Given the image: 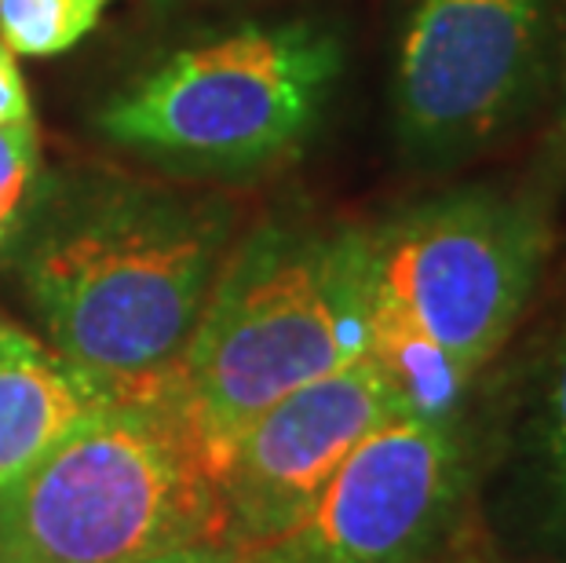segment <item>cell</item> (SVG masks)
Wrapping results in <instances>:
<instances>
[{"label":"cell","instance_id":"obj_1","mask_svg":"<svg viewBox=\"0 0 566 563\" xmlns=\"http://www.w3.org/2000/svg\"><path fill=\"white\" fill-rule=\"evenodd\" d=\"M220 195L95 176L48 187L19 274L48 344L114 395L161 392L234 238Z\"/></svg>","mask_w":566,"mask_h":563},{"label":"cell","instance_id":"obj_2","mask_svg":"<svg viewBox=\"0 0 566 563\" xmlns=\"http://www.w3.org/2000/svg\"><path fill=\"white\" fill-rule=\"evenodd\" d=\"M552 242L548 198L493 184L446 190L358 231L366 355L409 414L450 421L523 322Z\"/></svg>","mask_w":566,"mask_h":563},{"label":"cell","instance_id":"obj_3","mask_svg":"<svg viewBox=\"0 0 566 563\" xmlns=\"http://www.w3.org/2000/svg\"><path fill=\"white\" fill-rule=\"evenodd\" d=\"M363 355L358 231L279 217L231 246L172 392L220 476L234 439L268 406Z\"/></svg>","mask_w":566,"mask_h":563},{"label":"cell","instance_id":"obj_4","mask_svg":"<svg viewBox=\"0 0 566 563\" xmlns=\"http://www.w3.org/2000/svg\"><path fill=\"white\" fill-rule=\"evenodd\" d=\"M223 542V501L172 380L117 395L0 490V563H147Z\"/></svg>","mask_w":566,"mask_h":563},{"label":"cell","instance_id":"obj_5","mask_svg":"<svg viewBox=\"0 0 566 563\" xmlns=\"http://www.w3.org/2000/svg\"><path fill=\"white\" fill-rule=\"evenodd\" d=\"M340 74L329 22H249L168 52L99 106L95 128L168 169L256 173L304 147Z\"/></svg>","mask_w":566,"mask_h":563},{"label":"cell","instance_id":"obj_6","mask_svg":"<svg viewBox=\"0 0 566 563\" xmlns=\"http://www.w3.org/2000/svg\"><path fill=\"white\" fill-rule=\"evenodd\" d=\"M566 0H409L391 55V122L417 161L450 165L534 114L556 85Z\"/></svg>","mask_w":566,"mask_h":563},{"label":"cell","instance_id":"obj_7","mask_svg":"<svg viewBox=\"0 0 566 563\" xmlns=\"http://www.w3.org/2000/svg\"><path fill=\"white\" fill-rule=\"evenodd\" d=\"M402 410L373 355L282 395L234 439L216 476L223 542L252 553L289 538L347 453Z\"/></svg>","mask_w":566,"mask_h":563},{"label":"cell","instance_id":"obj_8","mask_svg":"<svg viewBox=\"0 0 566 563\" xmlns=\"http://www.w3.org/2000/svg\"><path fill=\"white\" fill-rule=\"evenodd\" d=\"M461 494L453 425L402 410L347 453L289 542L307 563H420Z\"/></svg>","mask_w":566,"mask_h":563},{"label":"cell","instance_id":"obj_9","mask_svg":"<svg viewBox=\"0 0 566 563\" xmlns=\"http://www.w3.org/2000/svg\"><path fill=\"white\" fill-rule=\"evenodd\" d=\"M117 395L0 315V490Z\"/></svg>","mask_w":566,"mask_h":563},{"label":"cell","instance_id":"obj_10","mask_svg":"<svg viewBox=\"0 0 566 563\" xmlns=\"http://www.w3.org/2000/svg\"><path fill=\"white\" fill-rule=\"evenodd\" d=\"M117 0H0V38L15 55L55 59L77 48Z\"/></svg>","mask_w":566,"mask_h":563},{"label":"cell","instance_id":"obj_11","mask_svg":"<svg viewBox=\"0 0 566 563\" xmlns=\"http://www.w3.org/2000/svg\"><path fill=\"white\" fill-rule=\"evenodd\" d=\"M48 187L38 122L0 125V257L22 242Z\"/></svg>","mask_w":566,"mask_h":563},{"label":"cell","instance_id":"obj_12","mask_svg":"<svg viewBox=\"0 0 566 563\" xmlns=\"http://www.w3.org/2000/svg\"><path fill=\"white\" fill-rule=\"evenodd\" d=\"M537 453H541V476H545V490H548L552 523L566 538V330L556 341V352H552L545 395H541Z\"/></svg>","mask_w":566,"mask_h":563},{"label":"cell","instance_id":"obj_13","mask_svg":"<svg viewBox=\"0 0 566 563\" xmlns=\"http://www.w3.org/2000/svg\"><path fill=\"white\" fill-rule=\"evenodd\" d=\"M545 176L552 187L566 179V38L556 66V85H552V125L545 136Z\"/></svg>","mask_w":566,"mask_h":563},{"label":"cell","instance_id":"obj_14","mask_svg":"<svg viewBox=\"0 0 566 563\" xmlns=\"http://www.w3.org/2000/svg\"><path fill=\"white\" fill-rule=\"evenodd\" d=\"M19 122H33V103H30L27 77L19 70V55L0 38V125H19Z\"/></svg>","mask_w":566,"mask_h":563},{"label":"cell","instance_id":"obj_15","mask_svg":"<svg viewBox=\"0 0 566 563\" xmlns=\"http://www.w3.org/2000/svg\"><path fill=\"white\" fill-rule=\"evenodd\" d=\"M242 549L227 545V542H198V545H184V549H172L158 560H147V563H242Z\"/></svg>","mask_w":566,"mask_h":563},{"label":"cell","instance_id":"obj_16","mask_svg":"<svg viewBox=\"0 0 566 563\" xmlns=\"http://www.w3.org/2000/svg\"><path fill=\"white\" fill-rule=\"evenodd\" d=\"M242 563H307L304 556H300V549L289 542V538H282V542H271L263 549H252V553L242 556Z\"/></svg>","mask_w":566,"mask_h":563}]
</instances>
